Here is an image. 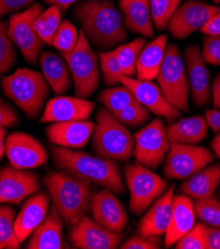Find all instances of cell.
<instances>
[{
    "label": "cell",
    "mask_w": 220,
    "mask_h": 249,
    "mask_svg": "<svg viewBox=\"0 0 220 249\" xmlns=\"http://www.w3.org/2000/svg\"><path fill=\"white\" fill-rule=\"evenodd\" d=\"M114 115L126 127L137 128L149 120L151 113L148 108L135 101L122 110L114 113Z\"/></svg>",
    "instance_id": "37"
},
{
    "label": "cell",
    "mask_w": 220,
    "mask_h": 249,
    "mask_svg": "<svg viewBox=\"0 0 220 249\" xmlns=\"http://www.w3.org/2000/svg\"><path fill=\"white\" fill-rule=\"evenodd\" d=\"M49 5H57L61 8L62 11H67L73 3H76L79 0H44Z\"/></svg>",
    "instance_id": "49"
},
{
    "label": "cell",
    "mask_w": 220,
    "mask_h": 249,
    "mask_svg": "<svg viewBox=\"0 0 220 249\" xmlns=\"http://www.w3.org/2000/svg\"><path fill=\"white\" fill-rule=\"evenodd\" d=\"M35 0H0V18L10 13H17L27 9Z\"/></svg>",
    "instance_id": "44"
},
{
    "label": "cell",
    "mask_w": 220,
    "mask_h": 249,
    "mask_svg": "<svg viewBox=\"0 0 220 249\" xmlns=\"http://www.w3.org/2000/svg\"><path fill=\"white\" fill-rule=\"evenodd\" d=\"M19 123V115L16 110L0 97V126L14 127Z\"/></svg>",
    "instance_id": "43"
},
{
    "label": "cell",
    "mask_w": 220,
    "mask_h": 249,
    "mask_svg": "<svg viewBox=\"0 0 220 249\" xmlns=\"http://www.w3.org/2000/svg\"><path fill=\"white\" fill-rule=\"evenodd\" d=\"M95 124L88 120L53 122L46 133L52 143L66 148H84L89 141Z\"/></svg>",
    "instance_id": "22"
},
{
    "label": "cell",
    "mask_w": 220,
    "mask_h": 249,
    "mask_svg": "<svg viewBox=\"0 0 220 249\" xmlns=\"http://www.w3.org/2000/svg\"><path fill=\"white\" fill-rule=\"evenodd\" d=\"M202 33L215 36L220 35V12L216 13L209 21L208 23L202 28Z\"/></svg>",
    "instance_id": "47"
},
{
    "label": "cell",
    "mask_w": 220,
    "mask_h": 249,
    "mask_svg": "<svg viewBox=\"0 0 220 249\" xmlns=\"http://www.w3.org/2000/svg\"><path fill=\"white\" fill-rule=\"evenodd\" d=\"M40 190L37 173L16 169L13 166L0 170V204L19 205Z\"/></svg>",
    "instance_id": "13"
},
{
    "label": "cell",
    "mask_w": 220,
    "mask_h": 249,
    "mask_svg": "<svg viewBox=\"0 0 220 249\" xmlns=\"http://www.w3.org/2000/svg\"><path fill=\"white\" fill-rule=\"evenodd\" d=\"M207 225L204 222L194 223L190 231L176 242L177 249H207L206 245Z\"/></svg>",
    "instance_id": "40"
},
{
    "label": "cell",
    "mask_w": 220,
    "mask_h": 249,
    "mask_svg": "<svg viewBox=\"0 0 220 249\" xmlns=\"http://www.w3.org/2000/svg\"><path fill=\"white\" fill-rule=\"evenodd\" d=\"M69 237L81 249H114L120 246L123 234L105 229L84 214L71 227Z\"/></svg>",
    "instance_id": "14"
},
{
    "label": "cell",
    "mask_w": 220,
    "mask_h": 249,
    "mask_svg": "<svg viewBox=\"0 0 220 249\" xmlns=\"http://www.w3.org/2000/svg\"><path fill=\"white\" fill-rule=\"evenodd\" d=\"M182 0H149L154 25L158 30L168 28L169 19L181 5Z\"/></svg>",
    "instance_id": "36"
},
{
    "label": "cell",
    "mask_w": 220,
    "mask_h": 249,
    "mask_svg": "<svg viewBox=\"0 0 220 249\" xmlns=\"http://www.w3.org/2000/svg\"><path fill=\"white\" fill-rule=\"evenodd\" d=\"M175 186H170L151 205L139 222L138 234L143 236H161L165 234L173 215Z\"/></svg>",
    "instance_id": "21"
},
{
    "label": "cell",
    "mask_w": 220,
    "mask_h": 249,
    "mask_svg": "<svg viewBox=\"0 0 220 249\" xmlns=\"http://www.w3.org/2000/svg\"><path fill=\"white\" fill-rule=\"evenodd\" d=\"M43 182L54 206L68 227L71 228L90 211V200L93 195L90 182L66 171L48 173Z\"/></svg>",
    "instance_id": "3"
},
{
    "label": "cell",
    "mask_w": 220,
    "mask_h": 249,
    "mask_svg": "<svg viewBox=\"0 0 220 249\" xmlns=\"http://www.w3.org/2000/svg\"><path fill=\"white\" fill-rule=\"evenodd\" d=\"M6 153L11 166L20 170L37 168L48 162L43 144L33 135L13 132L6 139Z\"/></svg>",
    "instance_id": "15"
},
{
    "label": "cell",
    "mask_w": 220,
    "mask_h": 249,
    "mask_svg": "<svg viewBox=\"0 0 220 249\" xmlns=\"http://www.w3.org/2000/svg\"><path fill=\"white\" fill-rule=\"evenodd\" d=\"M73 15L88 41L101 49H111L128 38L113 0H84L76 5Z\"/></svg>",
    "instance_id": "1"
},
{
    "label": "cell",
    "mask_w": 220,
    "mask_h": 249,
    "mask_svg": "<svg viewBox=\"0 0 220 249\" xmlns=\"http://www.w3.org/2000/svg\"><path fill=\"white\" fill-rule=\"evenodd\" d=\"M195 223V212L192 198L186 195H177L173 198V215L166 232L165 246L170 247Z\"/></svg>",
    "instance_id": "23"
},
{
    "label": "cell",
    "mask_w": 220,
    "mask_h": 249,
    "mask_svg": "<svg viewBox=\"0 0 220 249\" xmlns=\"http://www.w3.org/2000/svg\"><path fill=\"white\" fill-rule=\"evenodd\" d=\"M43 74L54 92L61 95L67 92L71 85L68 66L63 56L52 51H45L39 56Z\"/></svg>",
    "instance_id": "27"
},
{
    "label": "cell",
    "mask_w": 220,
    "mask_h": 249,
    "mask_svg": "<svg viewBox=\"0 0 220 249\" xmlns=\"http://www.w3.org/2000/svg\"><path fill=\"white\" fill-rule=\"evenodd\" d=\"M220 182V163L207 165L206 167L195 172L181 184L180 191L193 198H204L214 195Z\"/></svg>",
    "instance_id": "28"
},
{
    "label": "cell",
    "mask_w": 220,
    "mask_h": 249,
    "mask_svg": "<svg viewBox=\"0 0 220 249\" xmlns=\"http://www.w3.org/2000/svg\"><path fill=\"white\" fill-rule=\"evenodd\" d=\"M195 216L208 227L220 228V201L213 195L193 200Z\"/></svg>",
    "instance_id": "34"
},
{
    "label": "cell",
    "mask_w": 220,
    "mask_h": 249,
    "mask_svg": "<svg viewBox=\"0 0 220 249\" xmlns=\"http://www.w3.org/2000/svg\"><path fill=\"white\" fill-rule=\"evenodd\" d=\"M215 160V154L198 145L172 143L164 165L168 179L185 180Z\"/></svg>",
    "instance_id": "10"
},
{
    "label": "cell",
    "mask_w": 220,
    "mask_h": 249,
    "mask_svg": "<svg viewBox=\"0 0 220 249\" xmlns=\"http://www.w3.org/2000/svg\"><path fill=\"white\" fill-rule=\"evenodd\" d=\"M53 205L41 225L33 231L26 245L28 249H60L63 243V220Z\"/></svg>",
    "instance_id": "24"
},
{
    "label": "cell",
    "mask_w": 220,
    "mask_h": 249,
    "mask_svg": "<svg viewBox=\"0 0 220 249\" xmlns=\"http://www.w3.org/2000/svg\"><path fill=\"white\" fill-rule=\"evenodd\" d=\"M66 60L75 84L77 97L88 98L101 84L99 57L92 50L88 39L83 30L80 32L79 42L71 52L62 55Z\"/></svg>",
    "instance_id": "7"
},
{
    "label": "cell",
    "mask_w": 220,
    "mask_h": 249,
    "mask_svg": "<svg viewBox=\"0 0 220 249\" xmlns=\"http://www.w3.org/2000/svg\"><path fill=\"white\" fill-rule=\"evenodd\" d=\"M92 132V150L95 155L113 160L129 161L133 155L135 139L106 107H101L95 115Z\"/></svg>",
    "instance_id": "4"
},
{
    "label": "cell",
    "mask_w": 220,
    "mask_h": 249,
    "mask_svg": "<svg viewBox=\"0 0 220 249\" xmlns=\"http://www.w3.org/2000/svg\"><path fill=\"white\" fill-rule=\"evenodd\" d=\"M206 245L207 249H220V228L207 226Z\"/></svg>",
    "instance_id": "45"
},
{
    "label": "cell",
    "mask_w": 220,
    "mask_h": 249,
    "mask_svg": "<svg viewBox=\"0 0 220 249\" xmlns=\"http://www.w3.org/2000/svg\"><path fill=\"white\" fill-rule=\"evenodd\" d=\"M100 102L112 113L120 110L137 101L132 90L125 85L102 90L99 96Z\"/></svg>",
    "instance_id": "32"
},
{
    "label": "cell",
    "mask_w": 220,
    "mask_h": 249,
    "mask_svg": "<svg viewBox=\"0 0 220 249\" xmlns=\"http://www.w3.org/2000/svg\"><path fill=\"white\" fill-rule=\"evenodd\" d=\"M100 65L102 71L104 83L107 86L121 84L120 80L122 76H124V73L113 50L100 54Z\"/></svg>",
    "instance_id": "39"
},
{
    "label": "cell",
    "mask_w": 220,
    "mask_h": 249,
    "mask_svg": "<svg viewBox=\"0 0 220 249\" xmlns=\"http://www.w3.org/2000/svg\"><path fill=\"white\" fill-rule=\"evenodd\" d=\"M205 119L208 127L215 133L220 132V110L218 109H206L205 110Z\"/></svg>",
    "instance_id": "46"
},
{
    "label": "cell",
    "mask_w": 220,
    "mask_h": 249,
    "mask_svg": "<svg viewBox=\"0 0 220 249\" xmlns=\"http://www.w3.org/2000/svg\"><path fill=\"white\" fill-rule=\"evenodd\" d=\"M90 211L95 222L112 231L122 232L128 225L129 217L125 207L108 188L92 195Z\"/></svg>",
    "instance_id": "16"
},
{
    "label": "cell",
    "mask_w": 220,
    "mask_h": 249,
    "mask_svg": "<svg viewBox=\"0 0 220 249\" xmlns=\"http://www.w3.org/2000/svg\"><path fill=\"white\" fill-rule=\"evenodd\" d=\"M211 94L214 108L220 109V73H218L214 78V81L211 86Z\"/></svg>",
    "instance_id": "48"
},
{
    "label": "cell",
    "mask_w": 220,
    "mask_h": 249,
    "mask_svg": "<svg viewBox=\"0 0 220 249\" xmlns=\"http://www.w3.org/2000/svg\"><path fill=\"white\" fill-rule=\"evenodd\" d=\"M202 55L206 64L220 66V35H207L203 39Z\"/></svg>",
    "instance_id": "41"
},
{
    "label": "cell",
    "mask_w": 220,
    "mask_h": 249,
    "mask_svg": "<svg viewBox=\"0 0 220 249\" xmlns=\"http://www.w3.org/2000/svg\"><path fill=\"white\" fill-rule=\"evenodd\" d=\"M119 248L122 249H160L162 241L160 236H143L137 235L129 237Z\"/></svg>",
    "instance_id": "42"
},
{
    "label": "cell",
    "mask_w": 220,
    "mask_h": 249,
    "mask_svg": "<svg viewBox=\"0 0 220 249\" xmlns=\"http://www.w3.org/2000/svg\"><path fill=\"white\" fill-rule=\"evenodd\" d=\"M213 1H214L215 3H219V2H220V0H213Z\"/></svg>",
    "instance_id": "52"
},
{
    "label": "cell",
    "mask_w": 220,
    "mask_h": 249,
    "mask_svg": "<svg viewBox=\"0 0 220 249\" xmlns=\"http://www.w3.org/2000/svg\"><path fill=\"white\" fill-rule=\"evenodd\" d=\"M15 215L13 207L0 204V249H18L20 246L14 229Z\"/></svg>",
    "instance_id": "33"
},
{
    "label": "cell",
    "mask_w": 220,
    "mask_h": 249,
    "mask_svg": "<svg viewBox=\"0 0 220 249\" xmlns=\"http://www.w3.org/2000/svg\"><path fill=\"white\" fill-rule=\"evenodd\" d=\"M170 143L197 145L203 142L208 133L206 119L202 115L182 118L167 127Z\"/></svg>",
    "instance_id": "29"
},
{
    "label": "cell",
    "mask_w": 220,
    "mask_h": 249,
    "mask_svg": "<svg viewBox=\"0 0 220 249\" xmlns=\"http://www.w3.org/2000/svg\"><path fill=\"white\" fill-rule=\"evenodd\" d=\"M184 61L193 105L198 107L209 105L211 99L209 71L199 46H188L186 49Z\"/></svg>",
    "instance_id": "17"
},
{
    "label": "cell",
    "mask_w": 220,
    "mask_h": 249,
    "mask_svg": "<svg viewBox=\"0 0 220 249\" xmlns=\"http://www.w3.org/2000/svg\"><path fill=\"white\" fill-rule=\"evenodd\" d=\"M124 176L130 192V211L142 214L168 190V182L150 168L139 162L124 167Z\"/></svg>",
    "instance_id": "8"
},
{
    "label": "cell",
    "mask_w": 220,
    "mask_h": 249,
    "mask_svg": "<svg viewBox=\"0 0 220 249\" xmlns=\"http://www.w3.org/2000/svg\"><path fill=\"white\" fill-rule=\"evenodd\" d=\"M9 22L0 20V76L9 71L17 60L13 42L8 36Z\"/></svg>",
    "instance_id": "35"
},
{
    "label": "cell",
    "mask_w": 220,
    "mask_h": 249,
    "mask_svg": "<svg viewBox=\"0 0 220 249\" xmlns=\"http://www.w3.org/2000/svg\"><path fill=\"white\" fill-rule=\"evenodd\" d=\"M80 33L77 27L68 20L62 21L53 40V45L63 54L71 52L79 42Z\"/></svg>",
    "instance_id": "38"
},
{
    "label": "cell",
    "mask_w": 220,
    "mask_h": 249,
    "mask_svg": "<svg viewBox=\"0 0 220 249\" xmlns=\"http://www.w3.org/2000/svg\"><path fill=\"white\" fill-rule=\"evenodd\" d=\"M7 127L0 126V161L2 160L4 153L6 152V143H5V136L7 134Z\"/></svg>",
    "instance_id": "50"
},
{
    "label": "cell",
    "mask_w": 220,
    "mask_h": 249,
    "mask_svg": "<svg viewBox=\"0 0 220 249\" xmlns=\"http://www.w3.org/2000/svg\"><path fill=\"white\" fill-rule=\"evenodd\" d=\"M119 5L128 30L151 38L154 35V22L149 0H119Z\"/></svg>",
    "instance_id": "26"
},
{
    "label": "cell",
    "mask_w": 220,
    "mask_h": 249,
    "mask_svg": "<svg viewBox=\"0 0 220 249\" xmlns=\"http://www.w3.org/2000/svg\"><path fill=\"white\" fill-rule=\"evenodd\" d=\"M1 87L5 95L31 119L39 115L50 94V86L44 74L27 68L18 69L10 76L3 77Z\"/></svg>",
    "instance_id": "5"
},
{
    "label": "cell",
    "mask_w": 220,
    "mask_h": 249,
    "mask_svg": "<svg viewBox=\"0 0 220 249\" xmlns=\"http://www.w3.org/2000/svg\"><path fill=\"white\" fill-rule=\"evenodd\" d=\"M62 23V10L57 5H51L34 20L33 26L41 40L49 46L53 45L55 35Z\"/></svg>",
    "instance_id": "30"
},
{
    "label": "cell",
    "mask_w": 220,
    "mask_h": 249,
    "mask_svg": "<svg viewBox=\"0 0 220 249\" xmlns=\"http://www.w3.org/2000/svg\"><path fill=\"white\" fill-rule=\"evenodd\" d=\"M219 195H220V191H219Z\"/></svg>",
    "instance_id": "53"
},
{
    "label": "cell",
    "mask_w": 220,
    "mask_h": 249,
    "mask_svg": "<svg viewBox=\"0 0 220 249\" xmlns=\"http://www.w3.org/2000/svg\"><path fill=\"white\" fill-rule=\"evenodd\" d=\"M146 45V40L142 37L134 39L130 43L118 46L113 51L123 70L124 76L134 78L136 76V63L141 50Z\"/></svg>",
    "instance_id": "31"
},
{
    "label": "cell",
    "mask_w": 220,
    "mask_h": 249,
    "mask_svg": "<svg viewBox=\"0 0 220 249\" xmlns=\"http://www.w3.org/2000/svg\"><path fill=\"white\" fill-rule=\"evenodd\" d=\"M120 83L127 86L134 93L137 101L158 116L165 117L170 121L176 120L182 115L181 111L167 102L160 87L152 81H142L122 76Z\"/></svg>",
    "instance_id": "18"
},
{
    "label": "cell",
    "mask_w": 220,
    "mask_h": 249,
    "mask_svg": "<svg viewBox=\"0 0 220 249\" xmlns=\"http://www.w3.org/2000/svg\"><path fill=\"white\" fill-rule=\"evenodd\" d=\"M54 164L71 175L103 186L118 195H123L125 186L120 164L113 159L93 156L66 147H51Z\"/></svg>",
    "instance_id": "2"
},
{
    "label": "cell",
    "mask_w": 220,
    "mask_h": 249,
    "mask_svg": "<svg viewBox=\"0 0 220 249\" xmlns=\"http://www.w3.org/2000/svg\"><path fill=\"white\" fill-rule=\"evenodd\" d=\"M134 157L137 162L150 169H157L162 164L172 145L161 118H155L147 124L134 135Z\"/></svg>",
    "instance_id": "9"
},
{
    "label": "cell",
    "mask_w": 220,
    "mask_h": 249,
    "mask_svg": "<svg viewBox=\"0 0 220 249\" xmlns=\"http://www.w3.org/2000/svg\"><path fill=\"white\" fill-rule=\"evenodd\" d=\"M156 80L170 106L182 113L189 110V83L185 61L177 44L167 45L164 61Z\"/></svg>",
    "instance_id": "6"
},
{
    "label": "cell",
    "mask_w": 220,
    "mask_h": 249,
    "mask_svg": "<svg viewBox=\"0 0 220 249\" xmlns=\"http://www.w3.org/2000/svg\"><path fill=\"white\" fill-rule=\"evenodd\" d=\"M218 12H220L218 6L198 0H186L169 19L168 29L176 39H185L193 32L202 30Z\"/></svg>",
    "instance_id": "12"
},
{
    "label": "cell",
    "mask_w": 220,
    "mask_h": 249,
    "mask_svg": "<svg viewBox=\"0 0 220 249\" xmlns=\"http://www.w3.org/2000/svg\"><path fill=\"white\" fill-rule=\"evenodd\" d=\"M51 196L47 193H36L28 196L15 217L14 229L20 243L27 239L46 218Z\"/></svg>",
    "instance_id": "20"
},
{
    "label": "cell",
    "mask_w": 220,
    "mask_h": 249,
    "mask_svg": "<svg viewBox=\"0 0 220 249\" xmlns=\"http://www.w3.org/2000/svg\"><path fill=\"white\" fill-rule=\"evenodd\" d=\"M167 45L168 35L162 34L144 46L136 63L138 80L153 81L157 78L164 61Z\"/></svg>",
    "instance_id": "25"
},
{
    "label": "cell",
    "mask_w": 220,
    "mask_h": 249,
    "mask_svg": "<svg viewBox=\"0 0 220 249\" xmlns=\"http://www.w3.org/2000/svg\"><path fill=\"white\" fill-rule=\"evenodd\" d=\"M95 108V104L85 98L57 96L49 101L41 117V122H62L87 120Z\"/></svg>",
    "instance_id": "19"
},
{
    "label": "cell",
    "mask_w": 220,
    "mask_h": 249,
    "mask_svg": "<svg viewBox=\"0 0 220 249\" xmlns=\"http://www.w3.org/2000/svg\"><path fill=\"white\" fill-rule=\"evenodd\" d=\"M43 6L40 3H33L22 12L13 14L9 19L8 36L20 50L25 60L35 65L44 42L34 30V20L42 13Z\"/></svg>",
    "instance_id": "11"
},
{
    "label": "cell",
    "mask_w": 220,
    "mask_h": 249,
    "mask_svg": "<svg viewBox=\"0 0 220 249\" xmlns=\"http://www.w3.org/2000/svg\"><path fill=\"white\" fill-rule=\"evenodd\" d=\"M211 147L213 149L215 155L220 159V132L211 141Z\"/></svg>",
    "instance_id": "51"
}]
</instances>
